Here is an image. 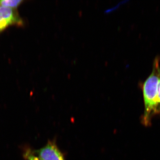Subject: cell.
Returning <instances> with one entry per match:
<instances>
[{
    "instance_id": "cell-1",
    "label": "cell",
    "mask_w": 160,
    "mask_h": 160,
    "mask_svg": "<svg viewBox=\"0 0 160 160\" xmlns=\"http://www.w3.org/2000/svg\"><path fill=\"white\" fill-rule=\"evenodd\" d=\"M159 62V58L155 59L152 71L142 85L144 110L141 121L146 126H150L153 118L160 115L157 105Z\"/></svg>"
},
{
    "instance_id": "cell-5",
    "label": "cell",
    "mask_w": 160,
    "mask_h": 160,
    "mask_svg": "<svg viewBox=\"0 0 160 160\" xmlns=\"http://www.w3.org/2000/svg\"><path fill=\"white\" fill-rule=\"evenodd\" d=\"M23 157L26 160H43L38 156L36 155L34 151L29 148L25 149L23 153Z\"/></svg>"
},
{
    "instance_id": "cell-4",
    "label": "cell",
    "mask_w": 160,
    "mask_h": 160,
    "mask_svg": "<svg viewBox=\"0 0 160 160\" xmlns=\"http://www.w3.org/2000/svg\"><path fill=\"white\" fill-rule=\"evenodd\" d=\"M23 1H14V0H2L0 1V6L7 8L15 9L22 4Z\"/></svg>"
},
{
    "instance_id": "cell-6",
    "label": "cell",
    "mask_w": 160,
    "mask_h": 160,
    "mask_svg": "<svg viewBox=\"0 0 160 160\" xmlns=\"http://www.w3.org/2000/svg\"><path fill=\"white\" fill-rule=\"evenodd\" d=\"M157 105L158 110L160 114V73L159 79L158 89V96L157 99Z\"/></svg>"
},
{
    "instance_id": "cell-3",
    "label": "cell",
    "mask_w": 160,
    "mask_h": 160,
    "mask_svg": "<svg viewBox=\"0 0 160 160\" xmlns=\"http://www.w3.org/2000/svg\"><path fill=\"white\" fill-rule=\"evenodd\" d=\"M34 152L43 160H65L62 153L54 141H49L46 146Z\"/></svg>"
},
{
    "instance_id": "cell-2",
    "label": "cell",
    "mask_w": 160,
    "mask_h": 160,
    "mask_svg": "<svg viewBox=\"0 0 160 160\" xmlns=\"http://www.w3.org/2000/svg\"><path fill=\"white\" fill-rule=\"evenodd\" d=\"M22 25L23 20L15 9L0 6V33L9 26Z\"/></svg>"
}]
</instances>
